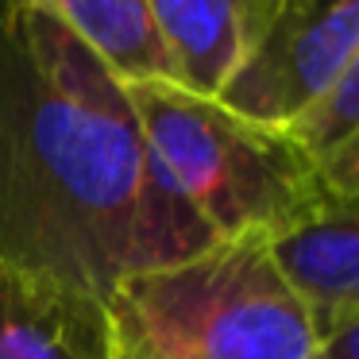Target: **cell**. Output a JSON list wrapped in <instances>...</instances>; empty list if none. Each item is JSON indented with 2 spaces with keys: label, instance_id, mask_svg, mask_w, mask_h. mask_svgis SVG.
<instances>
[{
  "label": "cell",
  "instance_id": "obj_8",
  "mask_svg": "<svg viewBox=\"0 0 359 359\" xmlns=\"http://www.w3.org/2000/svg\"><path fill=\"white\" fill-rule=\"evenodd\" d=\"M50 8L112 81H174V62L151 0H50Z\"/></svg>",
  "mask_w": 359,
  "mask_h": 359
},
{
  "label": "cell",
  "instance_id": "obj_1",
  "mask_svg": "<svg viewBox=\"0 0 359 359\" xmlns=\"http://www.w3.org/2000/svg\"><path fill=\"white\" fill-rule=\"evenodd\" d=\"M212 243L50 0H0V259L104 313L124 278Z\"/></svg>",
  "mask_w": 359,
  "mask_h": 359
},
{
  "label": "cell",
  "instance_id": "obj_5",
  "mask_svg": "<svg viewBox=\"0 0 359 359\" xmlns=\"http://www.w3.org/2000/svg\"><path fill=\"white\" fill-rule=\"evenodd\" d=\"M266 243L286 286L309 313L317 340L359 313V201H328L313 220Z\"/></svg>",
  "mask_w": 359,
  "mask_h": 359
},
{
  "label": "cell",
  "instance_id": "obj_3",
  "mask_svg": "<svg viewBox=\"0 0 359 359\" xmlns=\"http://www.w3.org/2000/svg\"><path fill=\"white\" fill-rule=\"evenodd\" d=\"M124 93L155 163L217 240H274L328 205L290 132L243 120L174 81H140Z\"/></svg>",
  "mask_w": 359,
  "mask_h": 359
},
{
  "label": "cell",
  "instance_id": "obj_11",
  "mask_svg": "<svg viewBox=\"0 0 359 359\" xmlns=\"http://www.w3.org/2000/svg\"><path fill=\"white\" fill-rule=\"evenodd\" d=\"M109 359H158V355H151V351H143V348H132V344H124V340H112V336H109Z\"/></svg>",
  "mask_w": 359,
  "mask_h": 359
},
{
  "label": "cell",
  "instance_id": "obj_9",
  "mask_svg": "<svg viewBox=\"0 0 359 359\" xmlns=\"http://www.w3.org/2000/svg\"><path fill=\"white\" fill-rule=\"evenodd\" d=\"M290 135L309 155L328 201H359V55Z\"/></svg>",
  "mask_w": 359,
  "mask_h": 359
},
{
  "label": "cell",
  "instance_id": "obj_7",
  "mask_svg": "<svg viewBox=\"0 0 359 359\" xmlns=\"http://www.w3.org/2000/svg\"><path fill=\"white\" fill-rule=\"evenodd\" d=\"M174 62V86L217 101L255 24V0H151Z\"/></svg>",
  "mask_w": 359,
  "mask_h": 359
},
{
  "label": "cell",
  "instance_id": "obj_4",
  "mask_svg": "<svg viewBox=\"0 0 359 359\" xmlns=\"http://www.w3.org/2000/svg\"><path fill=\"white\" fill-rule=\"evenodd\" d=\"M359 55V0H255V24L217 101L243 120L290 132Z\"/></svg>",
  "mask_w": 359,
  "mask_h": 359
},
{
  "label": "cell",
  "instance_id": "obj_10",
  "mask_svg": "<svg viewBox=\"0 0 359 359\" xmlns=\"http://www.w3.org/2000/svg\"><path fill=\"white\" fill-rule=\"evenodd\" d=\"M320 359H359V313L344 317L320 336Z\"/></svg>",
  "mask_w": 359,
  "mask_h": 359
},
{
  "label": "cell",
  "instance_id": "obj_6",
  "mask_svg": "<svg viewBox=\"0 0 359 359\" xmlns=\"http://www.w3.org/2000/svg\"><path fill=\"white\" fill-rule=\"evenodd\" d=\"M0 359H109L104 313L0 259Z\"/></svg>",
  "mask_w": 359,
  "mask_h": 359
},
{
  "label": "cell",
  "instance_id": "obj_2",
  "mask_svg": "<svg viewBox=\"0 0 359 359\" xmlns=\"http://www.w3.org/2000/svg\"><path fill=\"white\" fill-rule=\"evenodd\" d=\"M104 325L112 340L158 359H320L317 328L263 236L217 240L194 259L124 278Z\"/></svg>",
  "mask_w": 359,
  "mask_h": 359
}]
</instances>
